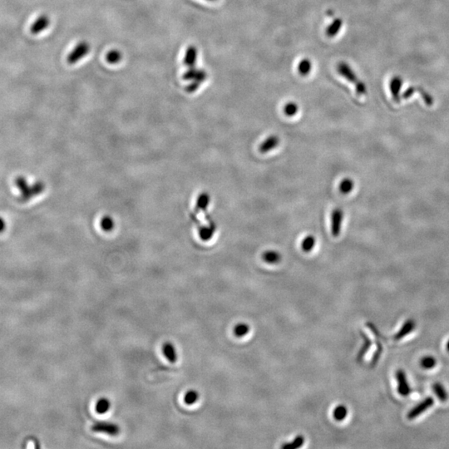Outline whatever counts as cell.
I'll return each mask as SVG.
<instances>
[{
  "label": "cell",
  "instance_id": "1",
  "mask_svg": "<svg viewBox=\"0 0 449 449\" xmlns=\"http://www.w3.org/2000/svg\"><path fill=\"white\" fill-rule=\"evenodd\" d=\"M15 185L19 191V199L23 202H27L38 197L39 195L44 193L45 191V184L43 182L38 181L33 184L28 182L26 177L23 176H18L15 180Z\"/></svg>",
  "mask_w": 449,
  "mask_h": 449
},
{
  "label": "cell",
  "instance_id": "2",
  "mask_svg": "<svg viewBox=\"0 0 449 449\" xmlns=\"http://www.w3.org/2000/svg\"><path fill=\"white\" fill-rule=\"evenodd\" d=\"M337 71L342 78L355 86L357 93L359 95H365V93H367V87L365 83L359 80L357 73L348 63L339 62V64L337 65Z\"/></svg>",
  "mask_w": 449,
  "mask_h": 449
},
{
  "label": "cell",
  "instance_id": "3",
  "mask_svg": "<svg viewBox=\"0 0 449 449\" xmlns=\"http://www.w3.org/2000/svg\"><path fill=\"white\" fill-rule=\"evenodd\" d=\"M90 52V45L86 41H82L77 44L67 57L68 64L73 65L85 58Z\"/></svg>",
  "mask_w": 449,
  "mask_h": 449
},
{
  "label": "cell",
  "instance_id": "4",
  "mask_svg": "<svg viewBox=\"0 0 449 449\" xmlns=\"http://www.w3.org/2000/svg\"><path fill=\"white\" fill-rule=\"evenodd\" d=\"M344 216V211L339 207L334 209L331 214V233L333 237H338L340 234Z\"/></svg>",
  "mask_w": 449,
  "mask_h": 449
},
{
  "label": "cell",
  "instance_id": "5",
  "mask_svg": "<svg viewBox=\"0 0 449 449\" xmlns=\"http://www.w3.org/2000/svg\"><path fill=\"white\" fill-rule=\"evenodd\" d=\"M93 432H101L110 436H116L120 432V428L117 424L109 422H98L92 427Z\"/></svg>",
  "mask_w": 449,
  "mask_h": 449
},
{
  "label": "cell",
  "instance_id": "6",
  "mask_svg": "<svg viewBox=\"0 0 449 449\" xmlns=\"http://www.w3.org/2000/svg\"><path fill=\"white\" fill-rule=\"evenodd\" d=\"M433 404H434V400H433L432 398H426L425 399L423 400L422 402H420L418 404L414 407V408L408 413L407 417L409 418V420H413V419H415L416 417H418L419 415H422L423 413H425V412H426L428 409H430Z\"/></svg>",
  "mask_w": 449,
  "mask_h": 449
},
{
  "label": "cell",
  "instance_id": "7",
  "mask_svg": "<svg viewBox=\"0 0 449 449\" xmlns=\"http://www.w3.org/2000/svg\"><path fill=\"white\" fill-rule=\"evenodd\" d=\"M395 377L398 382V393L403 397H407L411 393V387L407 380L405 372L403 369H399Z\"/></svg>",
  "mask_w": 449,
  "mask_h": 449
},
{
  "label": "cell",
  "instance_id": "8",
  "mask_svg": "<svg viewBox=\"0 0 449 449\" xmlns=\"http://www.w3.org/2000/svg\"><path fill=\"white\" fill-rule=\"evenodd\" d=\"M183 78L185 81H197L202 83L207 79V73L201 68L190 67L187 71H185Z\"/></svg>",
  "mask_w": 449,
  "mask_h": 449
},
{
  "label": "cell",
  "instance_id": "9",
  "mask_svg": "<svg viewBox=\"0 0 449 449\" xmlns=\"http://www.w3.org/2000/svg\"><path fill=\"white\" fill-rule=\"evenodd\" d=\"M50 25V19L49 16L46 15H42L33 22L31 26L30 31L33 34H38L44 32L45 29H48Z\"/></svg>",
  "mask_w": 449,
  "mask_h": 449
},
{
  "label": "cell",
  "instance_id": "10",
  "mask_svg": "<svg viewBox=\"0 0 449 449\" xmlns=\"http://www.w3.org/2000/svg\"><path fill=\"white\" fill-rule=\"evenodd\" d=\"M279 144H280V138L278 136L275 135H270L260 145L259 151L261 153H267L277 148Z\"/></svg>",
  "mask_w": 449,
  "mask_h": 449
},
{
  "label": "cell",
  "instance_id": "11",
  "mask_svg": "<svg viewBox=\"0 0 449 449\" xmlns=\"http://www.w3.org/2000/svg\"><path fill=\"white\" fill-rule=\"evenodd\" d=\"M403 80L400 76H394L389 83V88L391 92L393 99L395 101H399L400 91L403 86Z\"/></svg>",
  "mask_w": 449,
  "mask_h": 449
},
{
  "label": "cell",
  "instance_id": "12",
  "mask_svg": "<svg viewBox=\"0 0 449 449\" xmlns=\"http://www.w3.org/2000/svg\"><path fill=\"white\" fill-rule=\"evenodd\" d=\"M197 57H198V50L194 45H191L185 51L183 63L188 68L194 67L197 64Z\"/></svg>",
  "mask_w": 449,
  "mask_h": 449
},
{
  "label": "cell",
  "instance_id": "13",
  "mask_svg": "<svg viewBox=\"0 0 449 449\" xmlns=\"http://www.w3.org/2000/svg\"><path fill=\"white\" fill-rule=\"evenodd\" d=\"M415 327H416V323L414 319H410L406 320L403 326L400 328L399 331L394 335V339L400 340V339H403L406 335H408L415 331Z\"/></svg>",
  "mask_w": 449,
  "mask_h": 449
},
{
  "label": "cell",
  "instance_id": "14",
  "mask_svg": "<svg viewBox=\"0 0 449 449\" xmlns=\"http://www.w3.org/2000/svg\"><path fill=\"white\" fill-rule=\"evenodd\" d=\"M342 27V19L339 17H336L331 22V24H329V26L326 29V34L329 38H334L336 35L339 34Z\"/></svg>",
  "mask_w": 449,
  "mask_h": 449
},
{
  "label": "cell",
  "instance_id": "15",
  "mask_svg": "<svg viewBox=\"0 0 449 449\" xmlns=\"http://www.w3.org/2000/svg\"><path fill=\"white\" fill-rule=\"evenodd\" d=\"M163 353L164 356L168 359L171 363H175L177 361V353L174 345L171 343L166 342L163 345Z\"/></svg>",
  "mask_w": 449,
  "mask_h": 449
},
{
  "label": "cell",
  "instance_id": "16",
  "mask_svg": "<svg viewBox=\"0 0 449 449\" xmlns=\"http://www.w3.org/2000/svg\"><path fill=\"white\" fill-rule=\"evenodd\" d=\"M262 259L267 264H278L281 261V255L275 250H267L262 255Z\"/></svg>",
  "mask_w": 449,
  "mask_h": 449
},
{
  "label": "cell",
  "instance_id": "17",
  "mask_svg": "<svg viewBox=\"0 0 449 449\" xmlns=\"http://www.w3.org/2000/svg\"><path fill=\"white\" fill-rule=\"evenodd\" d=\"M432 391L434 393L435 395L438 397V399L442 401V402H445L449 399V394L447 392L446 388L441 382H437L433 383Z\"/></svg>",
  "mask_w": 449,
  "mask_h": 449
},
{
  "label": "cell",
  "instance_id": "18",
  "mask_svg": "<svg viewBox=\"0 0 449 449\" xmlns=\"http://www.w3.org/2000/svg\"><path fill=\"white\" fill-rule=\"evenodd\" d=\"M312 62L309 58H304L298 64V72L301 76H307L311 73Z\"/></svg>",
  "mask_w": 449,
  "mask_h": 449
},
{
  "label": "cell",
  "instance_id": "19",
  "mask_svg": "<svg viewBox=\"0 0 449 449\" xmlns=\"http://www.w3.org/2000/svg\"><path fill=\"white\" fill-rule=\"evenodd\" d=\"M354 183L350 178H345L339 183V191L344 195L349 194L354 189Z\"/></svg>",
  "mask_w": 449,
  "mask_h": 449
},
{
  "label": "cell",
  "instance_id": "20",
  "mask_svg": "<svg viewBox=\"0 0 449 449\" xmlns=\"http://www.w3.org/2000/svg\"><path fill=\"white\" fill-rule=\"evenodd\" d=\"M111 408V402L106 398H102L97 402L95 406L96 412L99 415H103L109 411Z\"/></svg>",
  "mask_w": 449,
  "mask_h": 449
},
{
  "label": "cell",
  "instance_id": "21",
  "mask_svg": "<svg viewBox=\"0 0 449 449\" xmlns=\"http://www.w3.org/2000/svg\"><path fill=\"white\" fill-rule=\"evenodd\" d=\"M316 239L313 235H309L304 238L301 242V249L304 252L309 253L312 251L316 247Z\"/></svg>",
  "mask_w": 449,
  "mask_h": 449
},
{
  "label": "cell",
  "instance_id": "22",
  "mask_svg": "<svg viewBox=\"0 0 449 449\" xmlns=\"http://www.w3.org/2000/svg\"><path fill=\"white\" fill-rule=\"evenodd\" d=\"M122 59V52L117 50H110L106 55V60L109 64H117Z\"/></svg>",
  "mask_w": 449,
  "mask_h": 449
},
{
  "label": "cell",
  "instance_id": "23",
  "mask_svg": "<svg viewBox=\"0 0 449 449\" xmlns=\"http://www.w3.org/2000/svg\"><path fill=\"white\" fill-rule=\"evenodd\" d=\"M348 415V409L345 405L337 406L335 409H333V416L334 419L337 421L345 420Z\"/></svg>",
  "mask_w": 449,
  "mask_h": 449
},
{
  "label": "cell",
  "instance_id": "24",
  "mask_svg": "<svg viewBox=\"0 0 449 449\" xmlns=\"http://www.w3.org/2000/svg\"><path fill=\"white\" fill-rule=\"evenodd\" d=\"M298 112L299 106L296 102L290 101V102H287V104L284 105V113L287 116L292 117V116H296Z\"/></svg>",
  "mask_w": 449,
  "mask_h": 449
},
{
  "label": "cell",
  "instance_id": "25",
  "mask_svg": "<svg viewBox=\"0 0 449 449\" xmlns=\"http://www.w3.org/2000/svg\"><path fill=\"white\" fill-rule=\"evenodd\" d=\"M420 365L424 369H432L437 365V360L434 357L425 356L420 360Z\"/></svg>",
  "mask_w": 449,
  "mask_h": 449
},
{
  "label": "cell",
  "instance_id": "26",
  "mask_svg": "<svg viewBox=\"0 0 449 449\" xmlns=\"http://www.w3.org/2000/svg\"><path fill=\"white\" fill-rule=\"evenodd\" d=\"M249 326L247 324H244V323L235 325V327H234V330H233L234 334L238 338L246 336L247 333H249Z\"/></svg>",
  "mask_w": 449,
  "mask_h": 449
},
{
  "label": "cell",
  "instance_id": "27",
  "mask_svg": "<svg viewBox=\"0 0 449 449\" xmlns=\"http://www.w3.org/2000/svg\"><path fill=\"white\" fill-rule=\"evenodd\" d=\"M199 399V394L196 390H190L185 394L184 401L185 404L187 405H192L197 403V400Z\"/></svg>",
  "mask_w": 449,
  "mask_h": 449
},
{
  "label": "cell",
  "instance_id": "28",
  "mask_svg": "<svg viewBox=\"0 0 449 449\" xmlns=\"http://www.w3.org/2000/svg\"><path fill=\"white\" fill-rule=\"evenodd\" d=\"M303 444H304V438H302V437H298L291 444L284 445V446H282V448H284V449H297V448H299V447L301 446Z\"/></svg>",
  "mask_w": 449,
  "mask_h": 449
},
{
  "label": "cell",
  "instance_id": "29",
  "mask_svg": "<svg viewBox=\"0 0 449 449\" xmlns=\"http://www.w3.org/2000/svg\"><path fill=\"white\" fill-rule=\"evenodd\" d=\"M200 85H201L200 83H198L197 81H191V83L185 87V91L189 93H195L200 87Z\"/></svg>",
  "mask_w": 449,
  "mask_h": 449
},
{
  "label": "cell",
  "instance_id": "30",
  "mask_svg": "<svg viewBox=\"0 0 449 449\" xmlns=\"http://www.w3.org/2000/svg\"><path fill=\"white\" fill-rule=\"evenodd\" d=\"M6 229V221L3 217L0 216V233L3 232Z\"/></svg>",
  "mask_w": 449,
  "mask_h": 449
},
{
  "label": "cell",
  "instance_id": "31",
  "mask_svg": "<svg viewBox=\"0 0 449 449\" xmlns=\"http://www.w3.org/2000/svg\"><path fill=\"white\" fill-rule=\"evenodd\" d=\"M446 349H447V351H448V352H449V341H448V343H447Z\"/></svg>",
  "mask_w": 449,
  "mask_h": 449
},
{
  "label": "cell",
  "instance_id": "32",
  "mask_svg": "<svg viewBox=\"0 0 449 449\" xmlns=\"http://www.w3.org/2000/svg\"><path fill=\"white\" fill-rule=\"evenodd\" d=\"M208 1H216V0H208Z\"/></svg>",
  "mask_w": 449,
  "mask_h": 449
}]
</instances>
